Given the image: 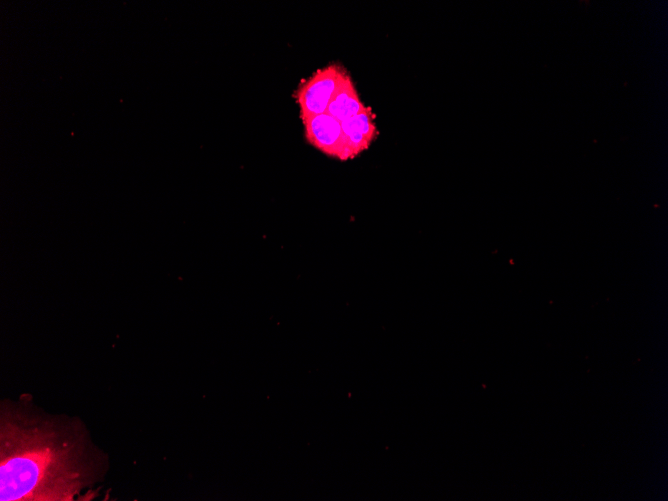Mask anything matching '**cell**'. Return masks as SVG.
I'll use <instances>...</instances> for the list:
<instances>
[{"label":"cell","mask_w":668,"mask_h":501,"mask_svg":"<svg viewBox=\"0 0 668 501\" xmlns=\"http://www.w3.org/2000/svg\"><path fill=\"white\" fill-rule=\"evenodd\" d=\"M106 462L79 420L22 401L2 404L1 501L83 500L80 495L103 477Z\"/></svg>","instance_id":"6da1fadb"},{"label":"cell","mask_w":668,"mask_h":501,"mask_svg":"<svg viewBox=\"0 0 668 501\" xmlns=\"http://www.w3.org/2000/svg\"><path fill=\"white\" fill-rule=\"evenodd\" d=\"M348 75L337 63L330 64L313 73L298 86L295 98L300 106L301 119L326 113L328 105L338 87Z\"/></svg>","instance_id":"7a4b0ae2"},{"label":"cell","mask_w":668,"mask_h":501,"mask_svg":"<svg viewBox=\"0 0 668 501\" xmlns=\"http://www.w3.org/2000/svg\"><path fill=\"white\" fill-rule=\"evenodd\" d=\"M307 141L324 154L340 160L354 156L341 127V122L323 113L302 120Z\"/></svg>","instance_id":"3957f363"},{"label":"cell","mask_w":668,"mask_h":501,"mask_svg":"<svg viewBox=\"0 0 668 501\" xmlns=\"http://www.w3.org/2000/svg\"><path fill=\"white\" fill-rule=\"evenodd\" d=\"M341 127L354 156L367 149L377 133L373 113L369 107L341 122Z\"/></svg>","instance_id":"277c9868"},{"label":"cell","mask_w":668,"mask_h":501,"mask_svg":"<svg viewBox=\"0 0 668 501\" xmlns=\"http://www.w3.org/2000/svg\"><path fill=\"white\" fill-rule=\"evenodd\" d=\"M365 106L361 102L348 74L341 85L335 91L326 113L343 122L359 113Z\"/></svg>","instance_id":"5b68a950"}]
</instances>
